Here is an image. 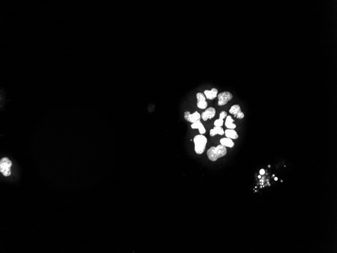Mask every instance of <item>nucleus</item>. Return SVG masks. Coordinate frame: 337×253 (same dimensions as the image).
<instances>
[{"mask_svg": "<svg viewBox=\"0 0 337 253\" xmlns=\"http://www.w3.org/2000/svg\"><path fill=\"white\" fill-rule=\"evenodd\" d=\"M227 152L226 147L221 144L217 147H212L207 150V157L210 161H216L220 158L225 156Z\"/></svg>", "mask_w": 337, "mask_h": 253, "instance_id": "f257e3e1", "label": "nucleus"}, {"mask_svg": "<svg viewBox=\"0 0 337 253\" xmlns=\"http://www.w3.org/2000/svg\"><path fill=\"white\" fill-rule=\"evenodd\" d=\"M195 145V151L197 154H202L204 152L207 143V138L203 135H197L193 139Z\"/></svg>", "mask_w": 337, "mask_h": 253, "instance_id": "f03ea898", "label": "nucleus"}, {"mask_svg": "<svg viewBox=\"0 0 337 253\" xmlns=\"http://www.w3.org/2000/svg\"><path fill=\"white\" fill-rule=\"evenodd\" d=\"M12 163L7 158H3L0 161V171L5 176H8L11 173V167Z\"/></svg>", "mask_w": 337, "mask_h": 253, "instance_id": "7ed1b4c3", "label": "nucleus"}, {"mask_svg": "<svg viewBox=\"0 0 337 253\" xmlns=\"http://www.w3.org/2000/svg\"><path fill=\"white\" fill-rule=\"evenodd\" d=\"M218 98L219 100L218 105L222 106L227 104L229 101L231 100L233 98V96L229 91H224L218 94Z\"/></svg>", "mask_w": 337, "mask_h": 253, "instance_id": "20e7f679", "label": "nucleus"}, {"mask_svg": "<svg viewBox=\"0 0 337 253\" xmlns=\"http://www.w3.org/2000/svg\"><path fill=\"white\" fill-rule=\"evenodd\" d=\"M184 118L187 121L193 123L197 121H200L201 115L197 111L192 114H191L189 111H186L184 113Z\"/></svg>", "mask_w": 337, "mask_h": 253, "instance_id": "39448f33", "label": "nucleus"}, {"mask_svg": "<svg viewBox=\"0 0 337 253\" xmlns=\"http://www.w3.org/2000/svg\"><path fill=\"white\" fill-rule=\"evenodd\" d=\"M229 111L230 113L234 115V117L237 118L241 119L244 117V114L242 112L239 105H233L231 107V108H230Z\"/></svg>", "mask_w": 337, "mask_h": 253, "instance_id": "423d86ee", "label": "nucleus"}, {"mask_svg": "<svg viewBox=\"0 0 337 253\" xmlns=\"http://www.w3.org/2000/svg\"><path fill=\"white\" fill-rule=\"evenodd\" d=\"M197 102V106L201 109H205L207 106V103L206 101V97L204 94L202 93H197L196 94Z\"/></svg>", "mask_w": 337, "mask_h": 253, "instance_id": "0eeeda50", "label": "nucleus"}, {"mask_svg": "<svg viewBox=\"0 0 337 253\" xmlns=\"http://www.w3.org/2000/svg\"><path fill=\"white\" fill-rule=\"evenodd\" d=\"M216 115V109L213 107H209L206 110V111L202 113L201 117L204 121H207L208 119H211L215 117Z\"/></svg>", "mask_w": 337, "mask_h": 253, "instance_id": "6e6552de", "label": "nucleus"}, {"mask_svg": "<svg viewBox=\"0 0 337 253\" xmlns=\"http://www.w3.org/2000/svg\"><path fill=\"white\" fill-rule=\"evenodd\" d=\"M218 93V90L216 88H213L210 91L206 90L204 91V94L206 98L210 100L215 99L217 97Z\"/></svg>", "mask_w": 337, "mask_h": 253, "instance_id": "1a4fd4ad", "label": "nucleus"}, {"mask_svg": "<svg viewBox=\"0 0 337 253\" xmlns=\"http://www.w3.org/2000/svg\"><path fill=\"white\" fill-rule=\"evenodd\" d=\"M191 126L192 129H199L200 135H203L206 132V129L200 121H197L195 123H192Z\"/></svg>", "mask_w": 337, "mask_h": 253, "instance_id": "9d476101", "label": "nucleus"}, {"mask_svg": "<svg viewBox=\"0 0 337 253\" xmlns=\"http://www.w3.org/2000/svg\"><path fill=\"white\" fill-rule=\"evenodd\" d=\"M225 135L227 138L231 139H236L238 138V135L237 132L233 129H228L225 132Z\"/></svg>", "mask_w": 337, "mask_h": 253, "instance_id": "9b49d317", "label": "nucleus"}, {"mask_svg": "<svg viewBox=\"0 0 337 253\" xmlns=\"http://www.w3.org/2000/svg\"><path fill=\"white\" fill-rule=\"evenodd\" d=\"M220 143L222 145L226 147L233 148L234 146V142H233L232 139L229 138H221L220 139Z\"/></svg>", "mask_w": 337, "mask_h": 253, "instance_id": "f8f14e48", "label": "nucleus"}, {"mask_svg": "<svg viewBox=\"0 0 337 253\" xmlns=\"http://www.w3.org/2000/svg\"><path fill=\"white\" fill-rule=\"evenodd\" d=\"M219 134V135H223L225 134V132H224V129L222 127H219V126H215L213 127V129H210V135L211 136H213Z\"/></svg>", "mask_w": 337, "mask_h": 253, "instance_id": "ddd939ff", "label": "nucleus"}, {"mask_svg": "<svg viewBox=\"0 0 337 253\" xmlns=\"http://www.w3.org/2000/svg\"><path fill=\"white\" fill-rule=\"evenodd\" d=\"M235 120L232 119L230 115L227 116L225 121V126L228 129H234L236 127V125L235 124Z\"/></svg>", "mask_w": 337, "mask_h": 253, "instance_id": "4468645a", "label": "nucleus"}, {"mask_svg": "<svg viewBox=\"0 0 337 253\" xmlns=\"http://www.w3.org/2000/svg\"><path fill=\"white\" fill-rule=\"evenodd\" d=\"M224 123V119L219 118L218 119H216L215 120L214 122V125L215 126H219V127H222Z\"/></svg>", "mask_w": 337, "mask_h": 253, "instance_id": "2eb2a0df", "label": "nucleus"}, {"mask_svg": "<svg viewBox=\"0 0 337 253\" xmlns=\"http://www.w3.org/2000/svg\"><path fill=\"white\" fill-rule=\"evenodd\" d=\"M227 112H226V111H223L220 113V114L219 118H221L223 119H224L226 117H227Z\"/></svg>", "mask_w": 337, "mask_h": 253, "instance_id": "dca6fc26", "label": "nucleus"}, {"mask_svg": "<svg viewBox=\"0 0 337 253\" xmlns=\"http://www.w3.org/2000/svg\"><path fill=\"white\" fill-rule=\"evenodd\" d=\"M260 175H264V173H265V170H264V169H261V170H260Z\"/></svg>", "mask_w": 337, "mask_h": 253, "instance_id": "f3484780", "label": "nucleus"}, {"mask_svg": "<svg viewBox=\"0 0 337 253\" xmlns=\"http://www.w3.org/2000/svg\"><path fill=\"white\" fill-rule=\"evenodd\" d=\"M277 179H278V178H277V177H275V178H274V180H275L276 181L277 180Z\"/></svg>", "mask_w": 337, "mask_h": 253, "instance_id": "a211bd4d", "label": "nucleus"}, {"mask_svg": "<svg viewBox=\"0 0 337 253\" xmlns=\"http://www.w3.org/2000/svg\"><path fill=\"white\" fill-rule=\"evenodd\" d=\"M258 177L259 178H261V176H260V175H259V176H258Z\"/></svg>", "mask_w": 337, "mask_h": 253, "instance_id": "6ab92c4d", "label": "nucleus"}]
</instances>
